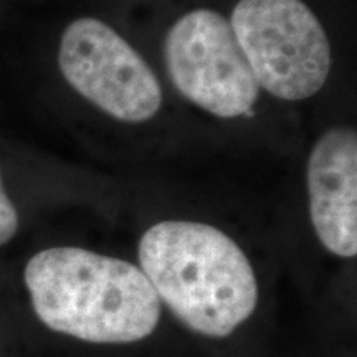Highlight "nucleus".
<instances>
[{"label": "nucleus", "mask_w": 357, "mask_h": 357, "mask_svg": "<svg viewBox=\"0 0 357 357\" xmlns=\"http://www.w3.org/2000/svg\"><path fill=\"white\" fill-rule=\"evenodd\" d=\"M24 281L43 326L91 344L144 341L162 314L139 266L91 250L45 248L26 261Z\"/></svg>", "instance_id": "obj_1"}, {"label": "nucleus", "mask_w": 357, "mask_h": 357, "mask_svg": "<svg viewBox=\"0 0 357 357\" xmlns=\"http://www.w3.org/2000/svg\"><path fill=\"white\" fill-rule=\"evenodd\" d=\"M142 273L160 303L200 336L223 339L258 305L255 270L234 238L202 222H159L141 236Z\"/></svg>", "instance_id": "obj_2"}, {"label": "nucleus", "mask_w": 357, "mask_h": 357, "mask_svg": "<svg viewBox=\"0 0 357 357\" xmlns=\"http://www.w3.org/2000/svg\"><path fill=\"white\" fill-rule=\"evenodd\" d=\"M258 86L287 101L314 96L331 70V47L303 0H240L229 20Z\"/></svg>", "instance_id": "obj_3"}, {"label": "nucleus", "mask_w": 357, "mask_h": 357, "mask_svg": "<svg viewBox=\"0 0 357 357\" xmlns=\"http://www.w3.org/2000/svg\"><path fill=\"white\" fill-rule=\"evenodd\" d=\"M164 58L174 86L199 108L225 119L252 113L260 86L220 13L199 8L181 17L166 35Z\"/></svg>", "instance_id": "obj_4"}, {"label": "nucleus", "mask_w": 357, "mask_h": 357, "mask_svg": "<svg viewBox=\"0 0 357 357\" xmlns=\"http://www.w3.org/2000/svg\"><path fill=\"white\" fill-rule=\"evenodd\" d=\"M58 65L75 91L119 121L144 123L162 106V88L144 58L98 19L66 26Z\"/></svg>", "instance_id": "obj_5"}, {"label": "nucleus", "mask_w": 357, "mask_h": 357, "mask_svg": "<svg viewBox=\"0 0 357 357\" xmlns=\"http://www.w3.org/2000/svg\"><path fill=\"white\" fill-rule=\"evenodd\" d=\"M312 229L333 255H357V136L351 128L326 131L307 159Z\"/></svg>", "instance_id": "obj_6"}, {"label": "nucleus", "mask_w": 357, "mask_h": 357, "mask_svg": "<svg viewBox=\"0 0 357 357\" xmlns=\"http://www.w3.org/2000/svg\"><path fill=\"white\" fill-rule=\"evenodd\" d=\"M19 231V212L12 204L0 176V247L10 242Z\"/></svg>", "instance_id": "obj_7"}]
</instances>
